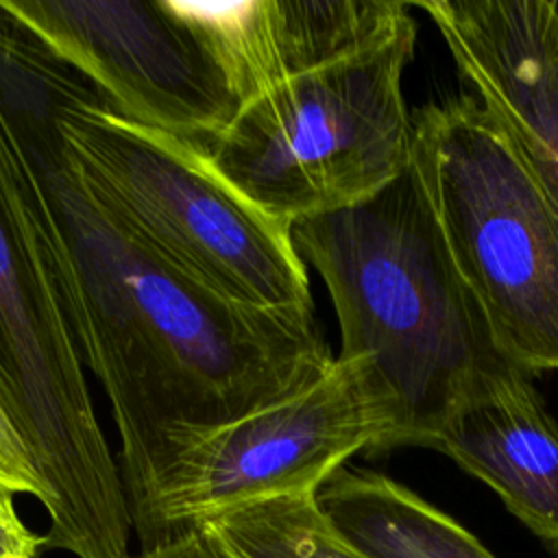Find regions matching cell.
<instances>
[{"instance_id":"6da1fadb","label":"cell","mask_w":558,"mask_h":558,"mask_svg":"<svg viewBox=\"0 0 558 558\" xmlns=\"http://www.w3.org/2000/svg\"><path fill=\"white\" fill-rule=\"evenodd\" d=\"M98 87L0 13V126L13 146L83 368L120 434V473L172 425L235 418L320 375L316 312L233 303L153 253L76 172L61 111Z\"/></svg>"},{"instance_id":"7a4b0ae2","label":"cell","mask_w":558,"mask_h":558,"mask_svg":"<svg viewBox=\"0 0 558 558\" xmlns=\"http://www.w3.org/2000/svg\"><path fill=\"white\" fill-rule=\"evenodd\" d=\"M292 240L329 292L338 357L364 360L386 403L379 453L432 447L460 405L525 373L462 281L414 163L355 205L294 222Z\"/></svg>"},{"instance_id":"3957f363","label":"cell","mask_w":558,"mask_h":558,"mask_svg":"<svg viewBox=\"0 0 558 558\" xmlns=\"http://www.w3.org/2000/svg\"><path fill=\"white\" fill-rule=\"evenodd\" d=\"M0 395L46 490V549L131 558L120 466L96 418L74 338L0 126Z\"/></svg>"},{"instance_id":"277c9868","label":"cell","mask_w":558,"mask_h":558,"mask_svg":"<svg viewBox=\"0 0 558 558\" xmlns=\"http://www.w3.org/2000/svg\"><path fill=\"white\" fill-rule=\"evenodd\" d=\"M61 131L92 194L170 266L233 303L316 312L292 227L242 194L203 148L116 113L100 92L74 98Z\"/></svg>"},{"instance_id":"5b68a950","label":"cell","mask_w":558,"mask_h":558,"mask_svg":"<svg viewBox=\"0 0 558 558\" xmlns=\"http://www.w3.org/2000/svg\"><path fill=\"white\" fill-rule=\"evenodd\" d=\"M386 434L371 368L336 355L320 375L235 418L163 429L120 473L133 532L148 551L225 510L316 495L351 456L379 453Z\"/></svg>"},{"instance_id":"8992f818","label":"cell","mask_w":558,"mask_h":558,"mask_svg":"<svg viewBox=\"0 0 558 558\" xmlns=\"http://www.w3.org/2000/svg\"><path fill=\"white\" fill-rule=\"evenodd\" d=\"M416 24L238 107L207 148L242 194L288 222L355 205L412 166L403 70Z\"/></svg>"},{"instance_id":"52a82bcc","label":"cell","mask_w":558,"mask_h":558,"mask_svg":"<svg viewBox=\"0 0 558 558\" xmlns=\"http://www.w3.org/2000/svg\"><path fill=\"white\" fill-rule=\"evenodd\" d=\"M412 163L506 357L558 373V222L514 144L462 94L412 113Z\"/></svg>"},{"instance_id":"ba28073f","label":"cell","mask_w":558,"mask_h":558,"mask_svg":"<svg viewBox=\"0 0 558 558\" xmlns=\"http://www.w3.org/2000/svg\"><path fill=\"white\" fill-rule=\"evenodd\" d=\"M109 107L207 153L238 111L170 0H2Z\"/></svg>"},{"instance_id":"9c48e42d","label":"cell","mask_w":558,"mask_h":558,"mask_svg":"<svg viewBox=\"0 0 558 558\" xmlns=\"http://www.w3.org/2000/svg\"><path fill=\"white\" fill-rule=\"evenodd\" d=\"M558 222V0H421Z\"/></svg>"},{"instance_id":"30bf717a","label":"cell","mask_w":558,"mask_h":558,"mask_svg":"<svg viewBox=\"0 0 558 558\" xmlns=\"http://www.w3.org/2000/svg\"><path fill=\"white\" fill-rule=\"evenodd\" d=\"M235 107L266 89L392 37L412 15L397 0H170Z\"/></svg>"},{"instance_id":"8fae6325","label":"cell","mask_w":558,"mask_h":558,"mask_svg":"<svg viewBox=\"0 0 558 558\" xmlns=\"http://www.w3.org/2000/svg\"><path fill=\"white\" fill-rule=\"evenodd\" d=\"M530 377L514 375L460 405L432 449L488 484L536 536L558 543V425Z\"/></svg>"},{"instance_id":"7c38bea8","label":"cell","mask_w":558,"mask_h":558,"mask_svg":"<svg viewBox=\"0 0 558 558\" xmlns=\"http://www.w3.org/2000/svg\"><path fill=\"white\" fill-rule=\"evenodd\" d=\"M316 501L331 527L366 558H495L453 517L375 471L338 469Z\"/></svg>"},{"instance_id":"4fadbf2b","label":"cell","mask_w":558,"mask_h":558,"mask_svg":"<svg viewBox=\"0 0 558 558\" xmlns=\"http://www.w3.org/2000/svg\"><path fill=\"white\" fill-rule=\"evenodd\" d=\"M201 525L238 558H366L331 527L316 495L244 504Z\"/></svg>"},{"instance_id":"5bb4252c","label":"cell","mask_w":558,"mask_h":558,"mask_svg":"<svg viewBox=\"0 0 558 558\" xmlns=\"http://www.w3.org/2000/svg\"><path fill=\"white\" fill-rule=\"evenodd\" d=\"M0 486L9 488L11 493L33 495L41 504L46 499V490L33 466L28 447L2 395H0Z\"/></svg>"},{"instance_id":"9a60e30c","label":"cell","mask_w":558,"mask_h":558,"mask_svg":"<svg viewBox=\"0 0 558 558\" xmlns=\"http://www.w3.org/2000/svg\"><path fill=\"white\" fill-rule=\"evenodd\" d=\"M9 488L0 486V558H37L44 536L31 532L15 510Z\"/></svg>"},{"instance_id":"2e32d148","label":"cell","mask_w":558,"mask_h":558,"mask_svg":"<svg viewBox=\"0 0 558 558\" xmlns=\"http://www.w3.org/2000/svg\"><path fill=\"white\" fill-rule=\"evenodd\" d=\"M131 558H238L203 525Z\"/></svg>"}]
</instances>
